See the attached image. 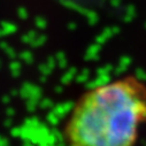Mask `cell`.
I'll return each mask as SVG.
<instances>
[{
	"label": "cell",
	"instance_id": "cell-1",
	"mask_svg": "<svg viewBox=\"0 0 146 146\" xmlns=\"http://www.w3.org/2000/svg\"><path fill=\"white\" fill-rule=\"evenodd\" d=\"M146 124V83L135 75L82 93L64 121V146H136Z\"/></svg>",
	"mask_w": 146,
	"mask_h": 146
}]
</instances>
